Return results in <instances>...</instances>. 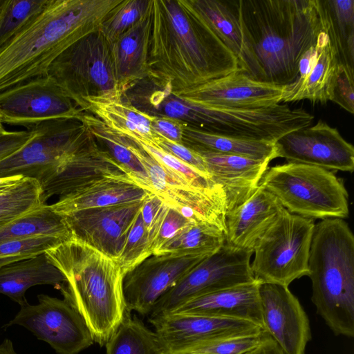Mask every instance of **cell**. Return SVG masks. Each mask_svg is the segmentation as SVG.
<instances>
[{
    "mask_svg": "<svg viewBox=\"0 0 354 354\" xmlns=\"http://www.w3.org/2000/svg\"><path fill=\"white\" fill-rule=\"evenodd\" d=\"M143 201L86 209L62 216L73 239L116 261Z\"/></svg>",
    "mask_w": 354,
    "mask_h": 354,
    "instance_id": "obj_17",
    "label": "cell"
},
{
    "mask_svg": "<svg viewBox=\"0 0 354 354\" xmlns=\"http://www.w3.org/2000/svg\"><path fill=\"white\" fill-rule=\"evenodd\" d=\"M263 329L283 354H305L311 339L308 317L288 286L260 283Z\"/></svg>",
    "mask_w": 354,
    "mask_h": 354,
    "instance_id": "obj_18",
    "label": "cell"
},
{
    "mask_svg": "<svg viewBox=\"0 0 354 354\" xmlns=\"http://www.w3.org/2000/svg\"><path fill=\"white\" fill-rule=\"evenodd\" d=\"M48 0H5L0 10V46L6 42Z\"/></svg>",
    "mask_w": 354,
    "mask_h": 354,
    "instance_id": "obj_39",
    "label": "cell"
},
{
    "mask_svg": "<svg viewBox=\"0 0 354 354\" xmlns=\"http://www.w3.org/2000/svg\"><path fill=\"white\" fill-rule=\"evenodd\" d=\"M276 158L288 162L317 166L331 171L352 173L354 148L339 131L319 120L313 126L291 131L275 143Z\"/></svg>",
    "mask_w": 354,
    "mask_h": 354,
    "instance_id": "obj_15",
    "label": "cell"
},
{
    "mask_svg": "<svg viewBox=\"0 0 354 354\" xmlns=\"http://www.w3.org/2000/svg\"><path fill=\"white\" fill-rule=\"evenodd\" d=\"M135 142L139 144L156 160L183 177L192 185L206 189H213L218 185L214 183L210 178L201 174L176 157L164 151L156 145L141 141Z\"/></svg>",
    "mask_w": 354,
    "mask_h": 354,
    "instance_id": "obj_41",
    "label": "cell"
},
{
    "mask_svg": "<svg viewBox=\"0 0 354 354\" xmlns=\"http://www.w3.org/2000/svg\"><path fill=\"white\" fill-rule=\"evenodd\" d=\"M147 77L171 91L242 71L236 57L178 0H151Z\"/></svg>",
    "mask_w": 354,
    "mask_h": 354,
    "instance_id": "obj_1",
    "label": "cell"
},
{
    "mask_svg": "<svg viewBox=\"0 0 354 354\" xmlns=\"http://www.w3.org/2000/svg\"><path fill=\"white\" fill-rule=\"evenodd\" d=\"M4 130H6V129L4 128L3 124L0 122V132L3 131Z\"/></svg>",
    "mask_w": 354,
    "mask_h": 354,
    "instance_id": "obj_53",
    "label": "cell"
},
{
    "mask_svg": "<svg viewBox=\"0 0 354 354\" xmlns=\"http://www.w3.org/2000/svg\"><path fill=\"white\" fill-rule=\"evenodd\" d=\"M165 354L175 353L202 342L230 336L258 333L259 326L244 320L198 315L171 313L149 318Z\"/></svg>",
    "mask_w": 354,
    "mask_h": 354,
    "instance_id": "obj_19",
    "label": "cell"
},
{
    "mask_svg": "<svg viewBox=\"0 0 354 354\" xmlns=\"http://www.w3.org/2000/svg\"><path fill=\"white\" fill-rule=\"evenodd\" d=\"M45 255L65 277L59 287L64 299L84 319L94 342L105 346L129 310L118 263L75 239Z\"/></svg>",
    "mask_w": 354,
    "mask_h": 354,
    "instance_id": "obj_4",
    "label": "cell"
},
{
    "mask_svg": "<svg viewBox=\"0 0 354 354\" xmlns=\"http://www.w3.org/2000/svg\"><path fill=\"white\" fill-rule=\"evenodd\" d=\"M259 284L254 281L208 293L188 301L171 313L244 320L263 329Z\"/></svg>",
    "mask_w": 354,
    "mask_h": 354,
    "instance_id": "obj_23",
    "label": "cell"
},
{
    "mask_svg": "<svg viewBox=\"0 0 354 354\" xmlns=\"http://www.w3.org/2000/svg\"><path fill=\"white\" fill-rule=\"evenodd\" d=\"M239 12L247 75L275 85L297 78L301 57L325 31L319 0H239Z\"/></svg>",
    "mask_w": 354,
    "mask_h": 354,
    "instance_id": "obj_2",
    "label": "cell"
},
{
    "mask_svg": "<svg viewBox=\"0 0 354 354\" xmlns=\"http://www.w3.org/2000/svg\"><path fill=\"white\" fill-rule=\"evenodd\" d=\"M37 133L36 127L21 131L4 130L0 132V160L26 145Z\"/></svg>",
    "mask_w": 354,
    "mask_h": 354,
    "instance_id": "obj_47",
    "label": "cell"
},
{
    "mask_svg": "<svg viewBox=\"0 0 354 354\" xmlns=\"http://www.w3.org/2000/svg\"><path fill=\"white\" fill-rule=\"evenodd\" d=\"M270 336L258 333L210 339L187 346L172 354H245L259 346Z\"/></svg>",
    "mask_w": 354,
    "mask_h": 354,
    "instance_id": "obj_37",
    "label": "cell"
},
{
    "mask_svg": "<svg viewBox=\"0 0 354 354\" xmlns=\"http://www.w3.org/2000/svg\"><path fill=\"white\" fill-rule=\"evenodd\" d=\"M245 354H283V353L270 337L256 348Z\"/></svg>",
    "mask_w": 354,
    "mask_h": 354,
    "instance_id": "obj_49",
    "label": "cell"
},
{
    "mask_svg": "<svg viewBox=\"0 0 354 354\" xmlns=\"http://www.w3.org/2000/svg\"><path fill=\"white\" fill-rule=\"evenodd\" d=\"M23 178L22 176H12L0 178V194L15 186Z\"/></svg>",
    "mask_w": 354,
    "mask_h": 354,
    "instance_id": "obj_50",
    "label": "cell"
},
{
    "mask_svg": "<svg viewBox=\"0 0 354 354\" xmlns=\"http://www.w3.org/2000/svg\"><path fill=\"white\" fill-rule=\"evenodd\" d=\"M337 64L336 53L324 31L316 44L301 57L297 78L283 87L282 102L308 100L323 104L327 102V86Z\"/></svg>",
    "mask_w": 354,
    "mask_h": 354,
    "instance_id": "obj_24",
    "label": "cell"
},
{
    "mask_svg": "<svg viewBox=\"0 0 354 354\" xmlns=\"http://www.w3.org/2000/svg\"><path fill=\"white\" fill-rule=\"evenodd\" d=\"M314 220L289 212L283 207L257 241L251 270L259 283L288 286L308 274V257Z\"/></svg>",
    "mask_w": 354,
    "mask_h": 354,
    "instance_id": "obj_8",
    "label": "cell"
},
{
    "mask_svg": "<svg viewBox=\"0 0 354 354\" xmlns=\"http://www.w3.org/2000/svg\"><path fill=\"white\" fill-rule=\"evenodd\" d=\"M80 122L96 140L102 143L111 157L140 186L153 193L149 177L140 160L127 147L126 137L109 128L93 115L83 113Z\"/></svg>",
    "mask_w": 354,
    "mask_h": 354,
    "instance_id": "obj_32",
    "label": "cell"
},
{
    "mask_svg": "<svg viewBox=\"0 0 354 354\" xmlns=\"http://www.w3.org/2000/svg\"><path fill=\"white\" fill-rule=\"evenodd\" d=\"M82 111L48 75L0 92V122L26 129L53 120L80 121Z\"/></svg>",
    "mask_w": 354,
    "mask_h": 354,
    "instance_id": "obj_13",
    "label": "cell"
},
{
    "mask_svg": "<svg viewBox=\"0 0 354 354\" xmlns=\"http://www.w3.org/2000/svg\"><path fill=\"white\" fill-rule=\"evenodd\" d=\"M86 111L92 113L113 131L134 141L156 145L159 138L151 129L153 116L140 111L122 98L89 102Z\"/></svg>",
    "mask_w": 354,
    "mask_h": 354,
    "instance_id": "obj_29",
    "label": "cell"
},
{
    "mask_svg": "<svg viewBox=\"0 0 354 354\" xmlns=\"http://www.w3.org/2000/svg\"><path fill=\"white\" fill-rule=\"evenodd\" d=\"M44 204L46 199L40 183L23 178L0 194V228Z\"/></svg>",
    "mask_w": 354,
    "mask_h": 354,
    "instance_id": "obj_36",
    "label": "cell"
},
{
    "mask_svg": "<svg viewBox=\"0 0 354 354\" xmlns=\"http://www.w3.org/2000/svg\"><path fill=\"white\" fill-rule=\"evenodd\" d=\"M319 1L325 31L336 53L338 64L353 68L354 1Z\"/></svg>",
    "mask_w": 354,
    "mask_h": 354,
    "instance_id": "obj_31",
    "label": "cell"
},
{
    "mask_svg": "<svg viewBox=\"0 0 354 354\" xmlns=\"http://www.w3.org/2000/svg\"><path fill=\"white\" fill-rule=\"evenodd\" d=\"M66 241L68 240L55 236H37L3 242L0 243V258H31L44 254Z\"/></svg>",
    "mask_w": 354,
    "mask_h": 354,
    "instance_id": "obj_43",
    "label": "cell"
},
{
    "mask_svg": "<svg viewBox=\"0 0 354 354\" xmlns=\"http://www.w3.org/2000/svg\"><path fill=\"white\" fill-rule=\"evenodd\" d=\"M192 223L193 222L183 216L176 209L169 207L158 232L153 248V254L168 241L172 239L178 232Z\"/></svg>",
    "mask_w": 354,
    "mask_h": 354,
    "instance_id": "obj_46",
    "label": "cell"
},
{
    "mask_svg": "<svg viewBox=\"0 0 354 354\" xmlns=\"http://www.w3.org/2000/svg\"><path fill=\"white\" fill-rule=\"evenodd\" d=\"M151 3L146 14L111 45L116 80L123 94L149 75Z\"/></svg>",
    "mask_w": 354,
    "mask_h": 354,
    "instance_id": "obj_25",
    "label": "cell"
},
{
    "mask_svg": "<svg viewBox=\"0 0 354 354\" xmlns=\"http://www.w3.org/2000/svg\"><path fill=\"white\" fill-rule=\"evenodd\" d=\"M283 207L272 194L259 185L248 200L227 214L225 243L253 252L257 241Z\"/></svg>",
    "mask_w": 354,
    "mask_h": 354,
    "instance_id": "obj_22",
    "label": "cell"
},
{
    "mask_svg": "<svg viewBox=\"0 0 354 354\" xmlns=\"http://www.w3.org/2000/svg\"><path fill=\"white\" fill-rule=\"evenodd\" d=\"M65 281L62 273L44 254L19 260L0 268V294L24 306L26 290L37 285L59 287Z\"/></svg>",
    "mask_w": 354,
    "mask_h": 354,
    "instance_id": "obj_28",
    "label": "cell"
},
{
    "mask_svg": "<svg viewBox=\"0 0 354 354\" xmlns=\"http://www.w3.org/2000/svg\"><path fill=\"white\" fill-rule=\"evenodd\" d=\"M37 133L26 145L0 160V178L22 176L42 184L73 154L89 135L75 120H53L36 126Z\"/></svg>",
    "mask_w": 354,
    "mask_h": 354,
    "instance_id": "obj_9",
    "label": "cell"
},
{
    "mask_svg": "<svg viewBox=\"0 0 354 354\" xmlns=\"http://www.w3.org/2000/svg\"><path fill=\"white\" fill-rule=\"evenodd\" d=\"M168 209L169 205L153 193L149 194L143 201L140 214L147 232L152 254L158 232Z\"/></svg>",
    "mask_w": 354,
    "mask_h": 354,
    "instance_id": "obj_44",
    "label": "cell"
},
{
    "mask_svg": "<svg viewBox=\"0 0 354 354\" xmlns=\"http://www.w3.org/2000/svg\"><path fill=\"white\" fill-rule=\"evenodd\" d=\"M151 255V245L140 211L130 227L122 252L116 262L124 274Z\"/></svg>",
    "mask_w": 354,
    "mask_h": 354,
    "instance_id": "obj_40",
    "label": "cell"
},
{
    "mask_svg": "<svg viewBox=\"0 0 354 354\" xmlns=\"http://www.w3.org/2000/svg\"><path fill=\"white\" fill-rule=\"evenodd\" d=\"M224 244L225 234L220 229L204 223H192L178 232L154 254L210 255Z\"/></svg>",
    "mask_w": 354,
    "mask_h": 354,
    "instance_id": "obj_35",
    "label": "cell"
},
{
    "mask_svg": "<svg viewBox=\"0 0 354 354\" xmlns=\"http://www.w3.org/2000/svg\"><path fill=\"white\" fill-rule=\"evenodd\" d=\"M47 75L82 111L91 101L122 99L111 45L100 30L75 42L50 64Z\"/></svg>",
    "mask_w": 354,
    "mask_h": 354,
    "instance_id": "obj_7",
    "label": "cell"
},
{
    "mask_svg": "<svg viewBox=\"0 0 354 354\" xmlns=\"http://www.w3.org/2000/svg\"><path fill=\"white\" fill-rule=\"evenodd\" d=\"M155 145L195 169L204 176L210 178L203 158L190 147L184 144L171 142L160 137L157 139Z\"/></svg>",
    "mask_w": 354,
    "mask_h": 354,
    "instance_id": "obj_45",
    "label": "cell"
},
{
    "mask_svg": "<svg viewBox=\"0 0 354 354\" xmlns=\"http://www.w3.org/2000/svg\"><path fill=\"white\" fill-rule=\"evenodd\" d=\"M311 300L335 335L354 336V236L339 218L315 225L308 257Z\"/></svg>",
    "mask_w": 354,
    "mask_h": 354,
    "instance_id": "obj_5",
    "label": "cell"
},
{
    "mask_svg": "<svg viewBox=\"0 0 354 354\" xmlns=\"http://www.w3.org/2000/svg\"><path fill=\"white\" fill-rule=\"evenodd\" d=\"M126 144L147 171L153 194L192 222L207 223L225 232L227 200L220 185L209 189L196 187L136 142L126 138Z\"/></svg>",
    "mask_w": 354,
    "mask_h": 354,
    "instance_id": "obj_11",
    "label": "cell"
},
{
    "mask_svg": "<svg viewBox=\"0 0 354 354\" xmlns=\"http://www.w3.org/2000/svg\"><path fill=\"white\" fill-rule=\"evenodd\" d=\"M19 260H22V259H21L19 258H16V257L0 258V268H1L2 266H3L6 264H8V263H10L12 262H15V261H17Z\"/></svg>",
    "mask_w": 354,
    "mask_h": 354,
    "instance_id": "obj_52",
    "label": "cell"
},
{
    "mask_svg": "<svg viewBox=\"0 0 354 354\" xmlns=\"http://www.w3.org/2000/svg\"><path fill=\"white\" fill-rule=\"evenodd\" d=\"M151 0H121L102 23L99 30L111 44L148 11Z\"/></svg>",
    "mask_w": 354,
    "mask_h": 354,
    "instance_id": "obj_38",
    "label": "cell"
},
{
    "mask_svg": "<svg viewBox=\"0 0 354 354\" xmlns=\"http://www.w3.org/2000/svg\"><path fill=\"white\" fill-rule=\"evenodd\" d=\"M184 122L167 117H153L151 122L153 132L158 137L183 144Z\"/></svg>",
    "mask_w": 354,
    "mask_h": 354,
    "instance_id": "obj_48",
    "label": "cell"
},
{
    "mask_svg": "<svg viewBox=\"0 0 354 354\" xmlns=\"http://www.w3.org/2000/svg\"><path fill=\"white\" fill-rule=\"evenodd\" d=\"M37 236L73 239L64 217L44 204L0 228V243Z\"/></svg>",
    "mask_w": 354,
    "mask_h": 354,
    "instance_id": "obj_33",
    "label": "cell"
},
{
    "mask_svg": "<svg viewBox=\"0 0 354 354\" xmlns=\"http://www.w3.org/2000/svg\"><path fill=\"white\" fill-rule=\"evenodd\" d=\"M4 2H5V0H0V10H1V7L3 6Z\"/></svg>",
    "mask_w": 354,
    "mask_h": 354,
    "instance_id": "obj_54",
    "label": "cell"
},
{
    "mask_svg": "<svg viewBox=\"0 0 354 354\" xmlns=\"http://www.w3.org/2000/svg\"><path fill=\"white\" fill-rule=\"evenodd\" d=\"M37 298L38 304L21 306L6 326L26 328L58 354H78L93 344L84 319L68 301L44 294Z\"/></svg>",
    "mask_w": 354,
    "mask_h": 354,
    "instance_id": "obj_12",
    "label": "cell"
},
{
    "mask_svg": "<svg viewBox=\"0 0 354 354\" xmlns=\"http://www.w3.org/2000/svg\"><path fill=\"white\" fill-rule=\"evenodd\" d=\"M183 142L189 147L219 153L271 161L276 158L274 143L210 133L184 122Z\"/></svg>",
    "mask_w": 354,
    "mask_h": 354,
    "instance_id": "obj_30",
    "label": "cell"
},
{
    "mask_svg": "<svg viewBox=\"0 0 354 354\" xmlns=\"http://www.w3.org/2000/svg\"><path fill=\"white\" fill-rule=\"evenodd\" d=\"M180 5L198 17L236 57L246 74L249 59L240 23L239 0H178Z\"/></svg>",
    "mask_w": 354,
    "mask_h": 354,
    "instance_id": "obj_26",
    "label": "cell"
},
{
    "mask_svg": "<svg viewBox=\"0 0 354 354\" xmlns=\"http://www.w3.org/2000/svg\"><path fill=\"white\" fill-rule=\"evenodd\" d=\"M284 86L255 80L243 71L171 93L192 104L214 108L254 109L282 102Z\"/></svg>",
    "mask_w": 354,
    "mask_h": 354,
    "instance_id": "obj_16",
    "label": "cell"
},
{
    "mask_svg": "<svg viewBox=\"0 0 354 354\" xmlns=\"http://www.w3.org/2000/svg\"><path fill=\"white\" fill-rule=\"evenodd\" d=\"M121 0H48L0 46V92L46 75L53 61L99 30Z\"/></svg>",
    "mask_w": 354,
    "mask_h": 354,
    "instance_id": "obj_3",
    "label": "cell"
},
{
    "mask_svg": "<svg viewBox=\"0 0 354 354\" xmlns=\"http://www.w3.org/2000/svg\"><path fill=\"white\" fill-rule=\"evenodd\" d=\"M109 178L132 180L89 132L83 144L41 185L47 201L54 195L64 196Z\"/></svg>",
    "mask_w": 354,
    "mask_h": 354,
    "instance_id": "obj_20",
    "label": "cell"
},
{
    "mask_svg": "<svg viewBox=\"0 0 354 354\" xmlns=\"http://www.w3.org/2000/svg\"><path fill=\"white\" fill-rule=\"evenodd\" d=\"M190 148L203 158L212 180L223 189L227 200V214L255 192L270 162Z\"/></svg>",
    "mask_w": 354,
    "mask_h": 354,
    "instance_id": "obj_21",
    "label": "cell"
},
{
    "mask_svg": "<svg viewBox=\"0 0 354 354\" xmlns=\"http://www.w3.org/2000/svg\"><path fill=\"white\" fill-rule=\"evenodd\" d=\"M149 194L130 179L109 178L59 197L52 209L65 215L77 211L143 201Z\"/></svg>",
    "mask_w": 354,
    "mask_h": 354,
    "instance_id": "obj_27",
    "label": "cell"
},
{
    "mask_svg": "<svg viewBox=\"0 0 354 354\" xmlns=\"http://www.w3.org/2000/svg\"><path fill=\"white\" fill-rule=\"evenodd\" d=\"M105 346L106 354H165L156 333L129 310Z\"/></svg>",
    "mask_w": 354,
    "mask_h": 354,
    "instance_id": "obj_34",
    "label": "cell"
},
{
    "mask_svg": "<svg viewBox=\"0 0 354 354\" xmlns=\"http://www.w3.org/2000/svg\"><path fill=\"white\" fill-rule=\"evenodd\" d=\"M253 252L224 244L184 275L155 303L149 318L170 314L196 297L254 281Z\"/></svg>",
    "mask_w": 354,
    "mask_h": 354,
    "instance_id": "obj_10",
    "label": "cell"
},
{
    "mask_svg": "<svg viewBox=\"0 0 354 354\" xmlns=\"http://www.w3.org/2000/svg\"><path fill=\"white\" fill-rule=\"evenodd\" d=\"M259 185L272 194L289 212L304 218L348 216V194L333 171L300 163L268 167Z\"/></svg>",
    "mask_w": 354,
    "mask_h": 354,
    "instance_id": "obj_6",
    "label": "cell"
},
{
    "mask_svg": "<svg viewBox=\"0 0 354 354\" xmlns=\"http://www.w3.org/2000/svg\"><path fill=\"white\" fill-rule=\"evenodd\" d=\"M327 100L337 104L348 113H354V69L337 64L326 88Z\"/></svg>",
    "mask_w": 354,
    "mask_h": 354,
    "instance_id": "obj_42",
    "label": "cell"
},
{
    "mask_svg": "<svg viewBox=\"0 0 354 354\" xmlns=\"http://www.w3.org/2000/svg\"><path fill=\"white\" fill-rule=\"evenodd\" d=\"M0 354H19L14 348L12 341L9 339H5L0 343Z\"/></svg>",
    "mask_w": 354,
    "mask_h": 354,
    "instance_id": "obj_51",
    "label": "cell"
},
{
    "mask_svg": "<svg viewBox=\"0 0 354 354\" xmlns=\"http://www.w3.org/2000/svg\"><path fill=\"white\" fill-rule=\"evenodd\" d=\"M207 256L167 253L147 257L123 276L127 309L149 315L160 297Z\"/></svg>",
    "mask_w": 354,
    "mask_h": 354,
    "instance_id": "obj_14",
    "label": "cell"
}]
</instances>
